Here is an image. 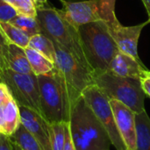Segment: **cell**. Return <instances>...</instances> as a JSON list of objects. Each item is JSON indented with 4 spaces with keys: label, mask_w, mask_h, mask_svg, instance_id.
Masks as SVG:
<instances>
[{
    "label": "cell",
    "mask_w": 150,
    "mask_h": 150,
    "mask_svg": "<svg viewBox=\"0 0 150 150\" xmlns=\"http://www.w3.org/2000/svg\"><path fill=\"white\" fill-rule=\"evenodd\" d=\"M69 125L76 150H110L112 142L107 132L82 95L71 107Z\"/></svg>",
    "instance_id": "6da1fadb"
},
{
    "label": "cell",
    "mask_w": 150,
    "mask_h": 150,
    "mask_svg": "<svg viewBox=\"0 0 150 150\" xmlns=\"http://www.w3.org/2000/svg\"><path fill=\"white\" fill-rule=\"evenodd\" d=\"M78 32L93 76L107 71L120 51L107 25L103 21L91 22L79 26Z\"/></svg>",
    "instance_id": "7a4b0ae2"
},
{
    "label": "cell",
    "mask_w": 150,
    "mask_h": 150,
    "mask_svg": "<svg viewBox=\"0 0 150 150\" xmlns=\"http://www.w3.org/2000/svg\"><path fill=\"white\" fill-rule=\"evenodd\" d=\"M36 18L39 20L41 33L69 52L91 71L83 52L78 28L70 24L60 10L47 6L38 8Z\"/></svg>",
    "instance_id": "3957f363"
},
{
    "label": "cell",
    "mask_w": 150,
    "mask_h": 150,
    "mask_svg": "<svg viewBox=\"0 0 150 150\" xmlns=\"http://www.w3.org/2000/svg\"><path fill=\"white\" fill-rule=\"evenodd\" d=\"M42 116L49 122H69L71 107L76 98L53 69L37 76Z\"/></svg>",
    "instance_id": "277c9868"
},
{
    "label": "cell",
    "mask_w": 150,
    "mask_h": 150,
    "mask_svg": "<svg viewBox=\"0 0 150 150\" xmlns=\"http://www.w3.org/2000/svg\"><path fill=\"white\" fill-rule=\"evenodd\" d=\"M94 84L109 98L115 99L136 114L145 110L146 94L140 79L121 77L109 70L93 76Z\"/></svg>",
    "instance_id": "5b68a950"
},
{
    "label": "cell",
    "mask_w": 150,
    "mask_h": 150,
    "mask_svg": "<svg viewBox=\"0 0 150 150\" xmlns=\"http://www.w3.org/2000/svg\"><path fill=\"white\" fill-rule=\"evenodd\" d=\"M64 18L75 27L95 21H103L106 25L117 18L115 6L117 0H60Z\"/></svg>",
    "instance_id": "8992f818"
},
{
    "label": "cell",
    "mask_w": 150,
    "mask_h": 150,
    "mask_svg": "<svg viewBox=\"0 0 150 150\" xmlns=\"http://www.w3.org/2000/svg\"><path fill=\"white\" fill-rule=\"evenodd\" d=\"M54 44L55 47L54 70L69 91L77 98L88 86L94 84L93 74L69 52L57 43L54 42Z\"/></svg>",
    "instance_id": "52a82bcc"
},
{
    "label": "cell",
    "mask_w": 150,
    "mask_h": 150,
    "mask_svg": "<svg viewBox=\"0 0 150 150\" xmlns=\"http://www.w3.org/2000/svg\"><path fill=\"white\" fill-rule=\"evenodd\" d=\"M82 96L105 127L114 149L116 150H127L117 128L110 99L96 84L88 86L82 92Z\"/></svg>",
    "instance_id": "ba28073f"
},
{
    "label": "cell",
    "mask_w": 150,
    "mask_h": 150,
    "mask_svg": "<svg viewBox=\"0 0 150 150\" xmlns=\"http://www.w3.org/2000/svg\"><path fill=\"white\" fill-rule=\"evenodd\" d=\"M0 82L7 85L18 105L31 108L41 114L37 76L33 73L20 74L6 69L0 75Z\"/></svg>",
    "instance_id": "9c48e42d"
},
{
    "label": "cell",
    "mask_w": 150,
    "mask_h": 150,
    "mask_svg": "<svg viewBox=\"0 0 150 150\" xmlns=\"http://www.w3.org/2000/svg\"><path fill=\"white\" fill-rule=\"evenodd\" d=\"M150 21L141 23L136 25L125 26L118 19V18L113 20L111 24L107 25L109 31L114 39L120 51L124 52L137 60H140L138 54V43L141 33L143 28L149 25Z\"/></svg>",
    "instance_id": "30bf717a"
},
{
    "label": "cell",
    "mask_w": 150,
    "mask_h": 150,
    "mask_svg": "<svg viewBox=\"0 0 150 150\" xmlns=\"http://www.w3.org/2000/svg\"><path fill=\"white\" fill-rule=\"evenodd\" d=\"M20 123L37 140L43 150H52L50 141V123L39 112L18 105Z\"/></svg>",
    "instance_id": "8fae6325"
},
{
    "label": "cell",
    "mask_w": 150,
    "mask_h": 150,
    "mask_svg": "<svg viewBox=\"0 0 150 150\" xmlns=\"http://www.w3.org/2000/svg\"><path fill=\"white\" fill-rule=\"evenodd\" d=\"M110 104L114 114L117 128L127 150L136 149V124L135 115L129 107L121 102L110 99Z\"/></svg>",
    "instance_id": "7c38bea8"
},
{
    "label": "cell",
    "mask_w": 150,
    "mask_h": 150,
    "mask_svg": "<svg viewBox=\"0 0 150 150\" xmlns=\"http://www.w3.org/2000/svg\"><path fill=\"white\" fill-rule=\"evenodd\" d=\"M108 70L121 77L141 80L149 69L141 60H137L130 54L119 51L112 59Z\"/></svg>",
    "instance_id": "4fadbf2b"
},
{
    "label": "cell",
    "mask_w": 150,
    "mask_h": 150,
    "mask_svg": "<svg viewBox=\"0 0 150 150\" xmlns=\"http://www.w3.org/2000/svg\"><path fill=\"white\" fill-rule=\"evenodd\" d=\"M20 125L18 105L11 96L0 103V134L11 136Z\"/></svg>",
    "instance_id": "5bb4252c"
},
{
    "label": "cell",
    "mask_w": 150,
    "mask_h": 150,
    "mask_svg": "<svg viewBox=\"0 0 150 150\" xmlns=\"http://www.w3.org/2000/svg\"><path fill=\"white\" fill-rule=\"evenodd\" d=\"M9 69L20 74H32V69L25 54V48L9 43L8 47Z\"/></svg>",
    "instance_id": "9a60e30c"
},
{
    "label": "cell",
    "mask_w": 150,
    "mask_h": 150,
    "mask_svg": "<svg viewBox=\"0 0 150 150\" xmlns=\"http://www.w3.org/2000/svg\"><path fill=\"white\" fill-rule=\"evenodd\" d=\"M136 149L150 150V118L146 110L135 115Z\"/></svg>",
    "instance_id": "2e32d148"
},
{
    "label": "cell",
    "mask_w": 150,
    "mask_h": 150,
    "mask_svg": "<svg viewBox=\"0 0 150 150\" xmlns=\"http://www.w3.org/2000/svg\"><path fill=\"white\" fill-rule=\"evenodd\" d=\"M26 57L30 63L33 73L35 76L44 75L51 72L54 69V64L46 56L38 51L27 47L25 48Z\"/></svg>",
    "instance_id": "e0dca14e"
},
{
    "label": "cell",
    "mask_w": 150,
    "mask_h": 150,
    "mask_svg": "<svg viewBox=\"0 0 150 150\" xmlns=\"http://www.w3.org/2000/svg\"><path fill=\"white\" fill-rule=\"evenodd\" d=\"M29 47L38 51L44 56H46L52 62H54L55 59V47L54 42L43 33H38L29 40Z\"/></svg>",
    "instance_id": "ac0fdd59"
},
{
    "label": "cell",
    "mask_w": 150,
    "mask_h": 150,
    "mask_svg": "<svg viewBox=\"0 0 150 150\" xmlns=\"http://www.w3.org/2000/svg\"><path fill=\"white\" fill-rule=\"evenodd\" d=\"M0 31L5 36L9 43L15 44L22 48H26L28 47L30 37L11 23L0 21Z\"/></svg>",
    "instance_id": "d6986e66"
},
{
    "label": "cell",
    "mask_w": 150,
    "mask_h": 150,
    "mask_svg": "<svg viewBox=\"0 0 150 150\" xmlns=\"http://www.w3.org/2000/svg\"><path fill=\"white\" fill-rule=\"evenodd\" d=\"M11 141L18 144L23 150H43L37 140L20 123L17 130L9 136Z\"/></svg>",
    "instance_id": "ffe728a7"
},
{
    "label": "cell",
    "mask_w": 150,
    "mask_h": 150,
    "mask_svg": "<svg viewBox=\"0 0 150 150\" xmlns=\"http://www.w3.org/2000/svg\"><path fill=\"white\" fill-rule=\"evenodd\" d=\"M10 23L17 26L29 37H32L38 33H41V28L37 18L18 14L13 19L10 21Z\"/></svg>",
    "instance_id": "44dd1931"
},
{
    "label": "cell",
    "mask_w": 150,
    "mask_h": 150,
    "mask_svg": "<svg viewBox=\"0 0 150 150\" xmlns=\"http://www.w3.org/2000/svg\"><path fill=\"white\" fill-rule=\"evenodd\" d=\"M68 122L50 123V141L52 150H62L66 137V125Z\"/></svg>",
    "instance_id": "7402d4cb"
},
{
    "label": "cell",
    "mask_w": 150,
    "mask_h": 150,
    "mask_svg": "<svg viewBox=\"0 0 150 150\" xmlns=\"http://www.w3.org/2000/svg\"><path fill=\"white\" fill-rule=\"evenodd\" d=\"M10 4L18 12L30 17H37V8L33 0H4Z\"/></svg>",
    "instance_id": "603a6c76"
},
{
    "label": "cell",
    "mask_w": 150,
    "mask_h": 150,
    "mask_svg": "<svg viewBox=\"0 0 150 150\" xmlns=\"http://www.w3.org/2000/svg\"><path fill=\"white\" fill-rule=\"evenodd\" d=\"M8 47L9 41L0 31V75L9 69L8 67Z\"/></svg>",
    "instance_id": "cb8c5ba5"
},
{
    "label": "cell",
    "mask_w": 150,
    "mask_h": 150,
    "mask_svg": "<svg viewBox=\"0 0 150 150\" xmlns=\"http://www.w3.org/2000/svg\"><path fill=\"white\" fill-rule=\"evenodd\" d=\"M18 15L17 11L4 0H0V21L10 22Z\"/></svg>",
    "instance_id": "d4e9b609"
},
{
    "label": "cell",
    "mask_w": 150,
    "mask_h": 150,
    "mask_svg": "<svg viewBox=\"0 0 150 150\" xmlns=\"http://www.w3.org/2000/svg\"><path fill=\"white\" fill-rule=\"evenodd\" d=\"M62 150H76L75 148L74 143H73L71 135H70L69 122L66 125V137H65V143H64V147H63Z\"/></svg>",
    "instance_id": "484cf974"
},
{
    "label": "cell",
    "mask_w": 150,
    "mask_h": 150,
    "mask_svg": "<svg viewBox=\"0 0 150 150\" xmlns=\"http://www.w3.org/2000/svg\"><path fill=\"white\" fill-rule=\"evenodd\" d=\"M0 150H12L10 137L0 134Z\"/></svg>",
    "instance_id": "4316f807"
},
{
    "label": "cell",
    "mask_w": 150,
    "mask_h": 150,
    "mask_svg": "<svg viewBox=\"0 0 150 150\" xmlns=\"http://www.w3.org/2000/svg\"><path fill=\"white\" fill-rule=\"evenodd\" d=\"M149 70H148L145 76L141 79V83H142V86L145 94L150 97V76L149 75Z\"/></svg>",
    "instance_id": "83f0119b"
},
{
    "label": "cell",
    "mask_w": 150,
    "mask_h": 150,
    "mask_svg": "<svg viewBox=\"0 0 150 150\" xmlns=\"http://www.w3.org/2000/svg\"><path fill=\"white\" fill-rule=\"evenodd\" d=\"M33 1L37 9L46 6V4H47V0H33Z\"/></svg>",
    "instance_id": "f1b7e54d"
},
{
    "label": "cell",
    "mask_w": 150,
    "mask_h": 150,
    "mask_svg": "<svg viewBox=\"0 0 150 150\" xmlns=\"http://www.w3.org/2000/svg\"><path fill=\"white\" fill-rule=\"evenodd\" d=\"M142 3H143V4H144V6H145L146 10H147V12H148V13H149L150 12V0H142Z\"/></svg>",
    "instance_id": "f546056e"
},
{
    "label": "cell",
    "mask_w": 150,
    "mask_h": 150,
    "mask_svg": "<svg viewBox=\"0 0 150 150\" xmlns=\"http://www.w3.org/2000/svg\"><path fill=\"white\" fill-rule=\"evenodd\" d=\"M11 140V139H10ZM11 147H12V150H23L18 144H16L15 142H13L12 141H11Z\"/></svg>",
    "instance_id": "4dcf8cb0"
},
{
    "label": "cell",
    "mask_w": 150,
    "mask_h": 150,
    "mask_svg": "<svg viewBox=\"0 0 150 150\" xmlns=\"http://www.w3.org/2000/svg\"><path fill=\"white\" fill-rule=\"evenodd\" d=\"M148 14H149V20L150 21V12L149 13H148Z\"/></svg>",
    "instance_id": "1f68e13d"
},
{
    "label": "cell",
    "mask_w": 150,
    "mask_h": 150,
    "mask_svg": "<svg viewBox=\"0 0 150 150\" xmlns=\"http://www.w3.org/2000/svg\"><path fill=\"white\" fill-rule=\"evenodd\" d=\"M149 76H150V71H149Z\"/></svg>",
    "instance_id": "d6a6232c"
}]
</instances>
